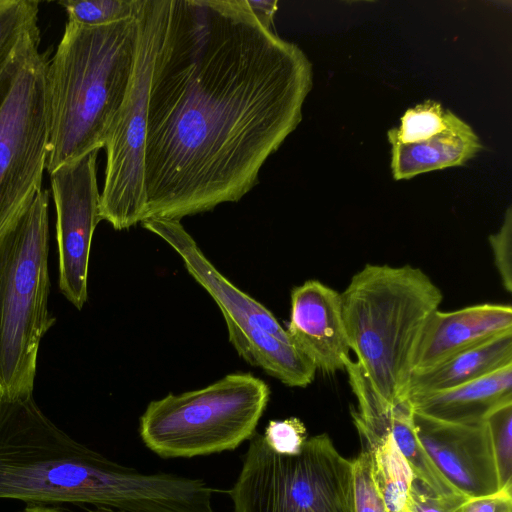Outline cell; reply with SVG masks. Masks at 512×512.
<instances>
[{"instance_id":"obj_1","label":"cell","mask_w":512,"mask_h":512,"mask_svg":"<svg viewBox=\"0 0 512 512\" xmlns=\"http://www.w3.org/2000/svg\"><path fill=\"white\" fill-rule=\"evenodd\" d=\"M312 84L306 54L247 0H170L148 97L145 219L239 201L301 122Z\"/></svg>"},{"instance_id":"obj_2","label":"cell","mask_w":512,"mask_h":512,"mask_svg":"<svg viewBox=\"0 0 512 512\" xmlns=\"http://www.w3.org/2000/svg\"><path fill=\"white\" fill-rule=\"evenodd\" d=\"M0 498L31 504H91L122 512H207L200 478L144 473L75 441L33 395L0 398Z\"/></svg>"},{"instance_id":"obj_3","label":"cell","mask_w":512,"mask_h":512,"mask_svg":"<svg viewBox=\"0 0 512 512\" xmlns=\"http://www.w3.org/2000/svg\"><path fill=\"white\" fill-rule=\"evenodd\" d=\"M137 39L138 14L103 26L65 25L46 74L49 174L105 146L129 86Z\"/></svg>"},{"instance_id":"obj_4","label":"cell","mask_w":512,"mask_h":512,"mask_svg":"<svg viewBox=\"0 0 512 512\" xmlns=\"http://www.w3.org/2000/svg\"><path fill=\"white\" fill-rule=\"evenodd\" d=\"M340 294L356 363L384 402L406 400L424 327L443 300L440 288L411 265L366 264Z\"/></svg>"},{"instance_id":"obj_5","label":"cell","mask_w":512,"mask_h":512,"mask_svg":"<svg viewBox=\"0 0 512 512\" xmlns=\"http://www.w3.org/2000/svg\"><path fill=\"white\" fill-rule=\"evenodd\" d=\"M49 200L41 189L0 242V398L33 395L41 341L56 318L49 310Z\"/></svg>"},{"instance_id":"obj_6","label":"cell","mask_w":512,"mask_h":512,"mask_svg":"<svg viewBox=\"0 0 512 512\" xmlns=\"http://www.w3.org/2000/svg\"><path fill=\"white\" fill-rule=\"evenodd\" d=\"M270 388L231 373L201 389L151 401L139 419L144 445L161 458H192L238 448L256 433Z\"/></svg>"},{"instance_id":"obj_7","label":"cell","mask_w":512,"mask_h":512,"mask_svg":"<svg viewBox=\"0 0 512 512\" xmlns=\"http://www.w3.org/2000/svg\"><path fill=\"white\" fill-rule=\"evenodd\" d=\"M48 62L38 28L0 71V242L42 189L49 143Z\"/></svg>"},{"instance_id":"obj_8","label":"cell","mask_w":512,"mask_h":512,"mask_svg":"<svg viewBox=\"0 0 512 512\" xmlns=\"http://www.w3.org/2000/svg\"><path fill=\"white\" fill-rule=\"evenodd\" d=\"M228 494L233 512H354L352 461L327 433L307 438L300 453L284 455L256 432Z\"/></svg>"},{"instance_id":"obj_9","label":"cell","mask_w":512,"mask_h":512,"mask_svg":"<svg viewBox=\"0 0 512 512\" xmlns=\"http://www.w3.org/2000/svg\"><path fill=\"white\" fill-rule=\"evenodd\" d=\"M170 0H142L134 66L122 105L105 142L100 217L116 230L145 219L144 156L154 61Z\"/></svg>"},{"instance_id":"obj_10","label":"cell","mask_w":512,"mask_h":512,"mask_svg":"<svg viewBox=\"0 0 512 512\" xmlns=\"http://www.w3.org/2000/svg\"><path fill=\"white\" fill-rule=\"evenodd\" d=\"M98 151L50 173L56 209L59 288L78 310L88 299L91 243L100 217Z\"/></svg>"},{"instance_id":"obj_11","label":"cell","mask_w":512,"mask_h":512,"mask_svg":"<svg viewBox=\"0 0 512 512\" xmlns=\"http://www.w3.org/2000/svg\"><path fill=\"white\" fill-rule=\"evenodd\" d=\"M140 224L175 250L189 274L212 297L223 315L229 342L236 351L264 332L293 343L268 308L236 287L215 268L179 220L149 218Z\"/></svg>"},{"instance_id":"obj_12","label":"cell","mask_w":512,"mask_h":512,"mask_svg":"<svg viewBox=\"0 0 512 512\" xmlns=\"http://www.w3.org/2000/svg\"><path fill=\"white\" fill-rule=\"evenodd\" d=\"M417 438L440 474L461 494L477 497L499 490L486 421L453 423L414 411Z\"/></svg>"},{"instance_id":"obj_13","label":"cell","mask_w":512,"mask_h":512,"mask_svg":"<svg viewBox=\"0 0 512 512\" xmlns=\"http://www.w3.org/2000/svg\"><path fill=\"white\" fill-rule=\"evenodd\" d=\"M286 331L317 371L333 375L344 370L350 348L339 292L314 279L294 287Z\"/></svg>"},{"instance_id":"obj_14","label":"cell","mask_w":512,"mask_h":512,"mask_svg":"<svg viewBox=\"0 0 512 512\" xmlns=\"http://www.w3.org/2000/svg\"><path fill=\"white\" fill-rule=\"evenodd\" d=\"M512 331V307L478 304L458 310H436L427 321L413 364V374L497 335ZM412 374V375H413Z\"/></svg>"},{"instance_id":"obj_15","label":"cell","mask_w":512,"mask_h":512,"mask_svg":"<svg viewBox=\"0 0 512 512\" xmlns=\"http://www.w3.org/2000/svg\"><path fill=\"white\" fill-rule=\"evenodd\" d=\"M391 144V172L395 180L411 179L419 174L462 166L473 158L482 144L465 121L446 110V125L442 131L426 140Z\"/></svg>"},{"instance_id":"obj_16","label":"cell","mask_w":512,"mask_h":512,"mask_svg":"<svg viewBox=\"0 0 512 512\" xmlns=\"http://www.w3.org/2000/svg\"><path fill=\"white\" fill-rule=\"evenodd\" d=\"M415 412L443 421L474 424L512 402V364L465 384L409 398Z\"/></svg>"},{"instance_id":"obj_17","label":"cell","mask_w":512,"mask_h":512,"mask_svg":"<svg viewBox=\"0 0 512 512\" xmlns=\"http://www.w3.org/2000/svg\"><path fill=\"white\" fill-rule=\"evenodd\" d=\"M512 364V331L502 333L411 376L407 399L447 390Z\"/></svg>"},{"instance_id":"obj_18","label":"cell","mask_w":512,"mask_h":512,"mask_svg":"<svg viewBox=\"0 0 512 512\" xmlns=\"http://www.w3.org/2000/svg\"><path fill=\"white\" fill-rule=\"evenodd\" d=\"M362 446L369 450L373 477L390 512H409L413 471L389 430L373 433L356 426Z\"/></svg>"},{"instance_id":"obj_19","label":"cell","mask_w":512,"mask_h":512,"mask_svg":"<svg viewBox=\"0 0 512 512\" xmlns=\"http://www.w3.org/2000/svg\"><path fill=\"white\" fill-rule=\"evenodd\" d=\"M387 428L415 478L440 495H463L440 474L425 453L415 432L414 409L409 399L391 407Z\"/></svg>"},{"instance_id":"obj_20","label":"cell","mask_w":512,"mask_h":512,"mask_svg":"<svg viewBox=\"0 0 512 512\" xmlns=\"http://www.w3.org/2000/svg\"><path fill=\"white\" fill-rule=\"evenodd\" d=\"M39 2L0 0V71L25 38L38 29Z\"/></svg>"},{"instance_id":"obj_21","label":"cell","mask_w":512,"mask_h":512,"mask_svg":"<svg viewBox=\"0 0 512 512\" xmlns=\"http://www.w3.org/2000/svg\"><path fill=\"white\" fill-rule=\"evenodd\" d=\"M68 21L83 26H103L137 16L142 0H67L59 2Z\"/></svg>"},{"instance_id":"obj_22","label":"cell","mask_w":512,"mask_h":512,"mask_svg":"<svg viewBox=\"0 0 512 512\" xmlns=\"http://www.w3.org/2000/svg\"><path fill=\"white\" fill-rule=\"evenodd\" d=\"M446 125V110L439 102L428 100L408 109L398 128H391L388 140L413 143L426 140L439 133Z\"/></svg>"},{"instance_id":"obj_23","label":"cell","mask_w":512,"mask_h":512,"mask_svg":"<svg viewBox=\"0 0 512 512\" xmlns=\"http://www.w3.org/2000/svg\"><path fill=\"white\" fill-rule=\"evenodd\" d=\"M485 421L490 432L499 490L512 487V402L494 410Z\"/></svg>"},{"instance_id":"obj_24","label":"cell","mask_w":512,"mask_h":512,"mask_svg":"<svg viewBox=\"0 0 512 512\" xmlns=\"http://www.w3.org/2000/svg\"><path fill=\"white\" fill-rule=\"evenodd\" d=\"M352 461L354 512H390L376 486L368 449Z\"/></svg>"},{"instance_id":"obj_25","label":"cell","mask_w":512,"mask_h":512,"mask_svg":"<svg viewBox=\"0 0 512 512\" xmlns=\"http://www.w3.org/2000/svg\"><path fill=\"white\" fill-rule=\"evenodd\" d=\"M266 444L276 453L296 455L307 439L304 423L297 417L271 420L262 434Z\"/></svg>"},{"instance_id":"obj_26","label":"cell","mask_w":512,"mask_h":512,"mask_svg":"<svg viewBox=\"0 0 512 512\" xmlns=\"http://www.w3.org/2000/svg\"><path fill=\"white\" fill-rule=\"evenodd\" d=\"M466 498L468 497L465 495H440L414 477L409 491L408 510L409 512H455Z\"/></svg>"},{"instance_id":"obj_27","label":"cell","mask_w":512,"mask_h":512,"mask_svg":"<svg viewBox=\"0 0 512 512\" xmlns=\"http://www.w3.org/2000/svg\"><path fill=\"white\" fill-rule=\"evenodd\" d=\"M494 263L503 287L512 293V213L508 208L498 232L489 236Z\"/></svg>"},{"instance_id":"obj_28","label":"cell","mask_w":512,"mask_h":512,"mask_svg":"<svg viewBox=\"0 0 512 512\" xmlns=\"http://www.w3.org/2000/svg\"><path fill=\"white\" fill-rule=\"evenodd\" d=\"M455 512H512V487L466 498Z\"/></svg>"},{"instance_id":"obj_29","label":"cell","mask_w":512,"mask_h":512,"mask_svg":"<svg viewBox=\"0 0 512 512\" xmlns=\"http://www.w3.org/2000/svg\"><path fill=\"white\" fill-rule=\"evenodd\" d=\"M247 4L263 26L273 29L274 16L278 10L277 0H247Z\"/></svg>"},{"instance_id":"obj_30","label":"cell","mask_w":512,"mask_h":512,"mask_svg":"<svg viewBox=\"0 0 512 512\" xmlns=\"http://www.w3.org/2000/svg\"><path fill=\"white\" fill-rule=\"evenodd\" d=\"M20 512H65L58 507H50L44 504H29Z\"/></svg>"},{"instance_id":"obj_31","label":"cell","mask_w":512,"mask_h":512,"mask_svg":"<svg viewBox=\"0 0 512 512\" xmlns=\"http://www.w3.org/2000/svg\"><path fill=\"white\" fill-rule=\"evenodd\" d=\"M87 512H122V511H118V510L111 509L108 507L97 506V507H94L93 509H88Z\"/></svg>"}]
</instances>
